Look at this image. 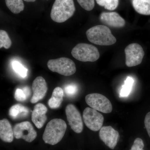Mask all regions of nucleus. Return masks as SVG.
Segmentation results:
<instances>
[{
  "mask_svg": "<svg viewBox=\"0 0 150 150\" xmlns=\"http://www.w3.org/2000/svg\"><path fill=\"white\" fill-rule=\"evenodd\" d=\"M67 129V123L64 120L58 118L52 119L46 125L43 139L46 144L56 145L62 139Z\"/></svg>",
  "mask_w": 150,
  "mask_h": 150,
  "instance_id": "nucleus-1",
  "label": "nucleus"
},
{
  "mask_svg": "<svg viewBox=\"0 0 150 150\" xmlns=\"http://www.w3.org/2000/svg\"><path fill=\"white\" fill-rule=\"evenodd\" d=\"M86 35L90 42L100 46H110L116 42L110 29L104 25L91 27L87 30Z\"/></svg>",
  "mask_w": 150,
  "mask_h": 150,
  "instance_id": "nucleus-2",
  "label": "nucleus"
},
{
  "mask_svg": "<svg viewBox=\"0 0 150 150\" xmlns=\"http://www.w3.org/2000/svg\"><path fill=\"white\" fill-rule=\"evenodd\" d=\"M74 0H55L51 12L52 20L58 23L67 21L74 13Z\"/></svg>",
  "mask_w": 150,
  "mask_h": 150,
  "instance_id": "nucleus-3",
  "label": "nucleus"
},
{
  "mask_svg": "<svg viewBox=\"0 0 150 150\" xmlns=\"http://www.w3.org/2000/svg\"><path fill=\"white\" fill-rule=\"evenodd\" d=\"M73 57L82 62H94L98 60L100 54L95 46L87 43H79L73 48Z\"/></svg>",
  "mask_w": 150,
  "mask_h": 150,
  "instance_id": "nucleus-4",
  "label": "nucleus"
},
{
  "mask_svg": "<svg viewBox=\"0 0 150 150\" xmlns=\"http://www.w3.org/2000/svg\"><path fill=\"white\" fill-rule=\"evenodd\" d=\"M47 66L52 71L66 76H71L76 72L74 62L71 59L65 57L49 60Z\"/></svg>",
  "mask_w": 150,
  "mask_h": 150,
  "instance_id": "nucleus-5",
  "label": "nucleus"
},
{
  "mask_svg": "<svg viewBox=\"0 0 150 150\" xmlns=\"http://www.w3.org/2000/svg\"><path fill=\"white\" fill-rule=\"evenodd\" d=\"M86 102L93 109L104 113L112 112V108L109 99L100 94L93 93L87 95Z\"/></svg>",
  "mask_w": 150,
  "mask_h": 150,
  "instance_id": "nucleus-6",
  "label": "nucleus"
},
{
  "mask_svg": "<svg viewBox=\"0 0 150 150\" xmlns=\"http://www.w3.org/2000/svg\"><path fill=\"white\" fill-rule=\"evenodd\" d=\"M126 64L127 67H135L140 64L144 56L143 48L139 44L133 43L129 44L125 49Z\"/></svg>",
  "mask_w": 150,
  "mask_h": 150,
  "instance_id": "nucleus-7",
  "label": "nucleus"
},
{
  "mask_svg": "<svg viewBox=\"0 0 150 150\" xmlns=\"http://www.w3.org/2000/svg\"><path fill=\"white\" fill-rule=\"evenodd\" d=\"M83 117L86 126L91 131H97L102 128L104 117L96 110L86 108L84 110Z\"/></svg>",
  "mask_w": 150,
  "mask_h": 150,
  "instance_id": "nucleus-8",
  "label": "nucleus"
},
{
  "mask_svg": "<svg viewBox=\"0 0 150 150\" xmlns=\"http://www.w3.org/2000/svg\"><path fill=\"white\" fill-rule=\"evenodd\" d=\"M13 132L16 139H23L28 143L33 142L37 136V132L32 124L28 121L16 124L13 128Z\"/></svg>",
  "mask_w": 150,
  "mask_h": 150,
  "instance_id": "nucleus-9",
  "label": "nucleus"
},
{
  "mask_svg": "<svg viewBox=\"0 0 150 150\" xmlns=\"http://www.w3.org/2000/svg\"><path fill=\"white\" fill-rule=\"evenodd\" d=\"M67 119L71 128L75 133L80 134L83 130V123L79 111L74 105L70 104L66 108Z\"/></svg>",
  "mask_w": 150,
  "mask_h": 150,
  "instance_id": "nucleus-10",
  "label": "nucleus"
},
{
  "mask_svg": "<svg viewBox=\"0 0 150 150\" xmlns=\"http://www.w3.org/2000/svg\"><path fill=\"white\" fill-rule=\"evenodd\" d=\"M99 135L100 139L111 149H115L120 138L118 131L110 126L102 127L100 130Z\"/></svg>",
  "mask_w": 150,
  "mask_h": 150,
  "instance_id": "nucleus-11",
  "label": "nucleus"
},
{
  "mask_svg": "<svg viewBox=\"0 0 150 150\" xmlns=\"http://www.w3.org/2000/svg\"><path fill=\"white\" fill-rule=\"evenodd\" d=\"M32 89L33 95L30 102L35 103L43 99L48 90V86L45 79L41 76L37 77L33 82Z\"/></svg>",
  "mask_w": 150,
  "mask_h": 150,
  "instance_id": "nucleus-12",
  "label": "nucleus"
},
{
  "mask_svg": "<svg viewBox=\"0 0 150 150\" xmlns=\"http://www.w3.org/2000/svg\"><path fill=\"white\" fill-rule=\"evenodd\" d=\"M47 107L42 103H38L32 112L31 120L38 129H41L47 121Z\"/></svg>",
  "mask_w": 150,
  "mask_h": 150,
  "instance_id": "nucleus-13",
  "label": "nucleus"
},
{
  "mask_svg": "<svg viewBox=\"0 0 150 150\" xmlns=\"http://www.w3.org/2000/svg\"><path fill=\"white\" fill-rule=\"evenodd\" d=\"M100 21L110 27L119 28L125 25V21L116 12H103L100 16Z\"/></svg>",
  "mask_w": 150,
  "mask_h": 150,
  "instance_id": "nucleus-14",
  "label": "nucleus"
},
{
  "mask_svg": "<svg viewBox=\"0 0 150 150\" xmlns=\"http://www.w3.org/2000/svg\"><path fill=\"white\" fill-rule=\"evenodd\" d=\"M13 130L9 121L6 119L0 121V138L3 142L11 143L13 141Z\"/></svg>",
  "mask_w": 150,
  "mask_h": 150,
  "instance_id": "nucleus-15",
  "label": "nucleus"
},
{
  "mask_svg": "<svg viewBox=\"0 0 150 150\" xmlns=\"http://www.w3.org/2000/svg\"><path fill=\"white\" fill-rule=\"evenodd\" d=\"M64 92L61 87H57L54 89L52 96L48 101V105L52 109L60 107L63 100Z\"/></svg>",
  "mask_w": 150,
  "mask_h": 150,
  "instance_id": "nucleus-16",
  "label": "nucleus"
},
{
  "mask_svg": "<svg viewBox=\"0 0 150 150\" xmlns=\"http://www.w3.org/2000/svg\"><path fill=\"white\" fill-rule=\"evenodd\" d=\"M29 110L26 106L20 104L13 105L9 110V115L13 119L25 118L28 115Z\"/></svg>",
  "mask_w": 150,
  "mask_h": 150,
  "instance_id": "nucleus-17",
  "label": "nucleus"
},
{
  "mask_svg": "<svg viewBox=\"0 0 150 150\" xmlns=\"http://www.w3.org/2000/svg\"><path fill=\"white\" fill-rule=\"evenodd\" d=\"M132 4L138 13L150 15V0H132Z\"/></svg>",
  "mask_w": 150,
  "mask_h": 150,
  "instance_id": "nucleus-18",
  "label": "nucleus"
},
{
  "mask_svg": "<svg viewBox=\"0 0 150 150\" xmlns=\"http://www.w3.org/2000/svg\"><path fill=\"white\" fill-rule=\"evenodd\" d=\"M5 2L8 8L13 13L18 14L24 10L23 0H5Z\"/></svg>",
  "mask_w": 150,
  "mask_h": 150,
  "instance_id": "nucleus-19",
  "label": "nucleus"
},
{
  "mask_svg": "<svg viewBox=\"0 0 150 150\" xmlns=\"http://www.w3.org/2000/svg\"><path fill=\"white\" fill-rule=\"evenodd\" d=\"M98 4L108 10L112 11L117 8L119 0H96Z\"/></svg>",
  "mask_w": 150,
  "mask_h": 150,
  "instance_id": "nucleus-20",
  "label": "nucleus"
},
{
  "mask_svg": "<svg viewBox=\"0 0 150 150\" xmlns=\"http://www.w3.org/2000/svg\"><path fill=\"white\" fill-rule=\"evenodd\" d=\"M134 82L133 78L130 76L127 78L121 90L120 93L121 96L126 97L129 95L132 90Z\"/></svg>",
  "mask_w": 150,
  "mask_h": 150,
  "instance_id": "nucleus-21",
  "label": "nucleus"
},
{
  "mask_svg": "<svg viewBox=\"0 0 150 150\" xmlns=\"http://www.w3.org/2000/svg\"><path fill=\"white\" fill-rule=\"evenodd\" d=\"M12 45V41L9 37L8 34L5 30H0V48L4 47L6 49L10 48Z\"/></svg>",
  "mask_w": 150,
  "mask_h": 150,
  "instance_id": "nucleus-22",
  "label": "nucleus"
},
{
  "mask_svg": "<svg viewBox=\"0 0 150 150\" xmlns=\"http://www.w3.org/2000/svg\"><path fill=\"white\" fill-rule=\"evenodd\" d=\"M14 71L22 78H25L27 76L28 69L18 61H14L12 64Z\"/></svg>",
  "mask_w": 150,
  "mask_h": 150,
  "instance_id": "nucleus-23",
  "label": "nucleus"
},
{
  "mask_svg": "<svg viewBox=\"0 0 150 150\" xmlns=\"http://www.w3.org/2000/svg\"><path fill=\"white\" fill-rule=\"evenodd\" d=\"M77 1L81 6L86 11H91L94 7L95 0H77Z\"/></svg>",
  "mask_w": 150,
  "mask_h": 150,
  "instance_id": "nucleus-24",
  "label": "nucleus"
},
{
  "mask_svg": "<svg viewBox=\"0 0 150 150\" xmlns=\"http://www.w3.org/2000/svg\"><path fill=\"white\" fill-rule=\"evenodd\" d=\"M77 91V87L74 84L67 85L64 88L65 93L68 96H71L74 95Z\"/></svg>",
  "mask_w": 150,
  "mask_h": 150,
  "instance_id": "nucleus-25",
  "label": "nucleus"
},
{
  "mask_svg": "<svg viewBox=\"0 0 150 150\" xmlns=\"http://www.w3.org/2000/svg\"><path fill=\"white\" fill-rule=\"evenodd\" d=\"M144 147L143 140L139 138H137L135 140L133 146L130 150H144Z\"/></svg>",
  "mask_w": 150,
  "mask_h": 150,
  "instance_id": "nucleus-26",
  "label": "nucleus"
},
{
  "mask_svg": "<svg viewBox=\"0 0 150 150\" xmlns=\"http://www.w3.org/2000/svg\"><path fill=\"white\" fill-rule=\"evenodd\" d=\"M14 98L17 101L22 102L26 100L27 98L23 90L18 88L15 92Z\"/></svg>",
  "mask_w": 150,
  "mask_h": 150,
  "instance_id": "nucleus-27",
  "label": "nucleus"
},
{
  "mask_svg": "<svg viewBox=\"0 0 150 150\" xmlns=\"http://www.w3.org/2000/svg\"><path fill=\"white\" fill-rule=\"evenodd\" d=\"M145 127L149 137L150 138V112H148L146 115L144 120Z\"/></svg>",
  "mask_w": 150,
  "mask_h": 150,
  "instance_id": "nucleus-28",
  "label": "nucleus"
},
{
  "mask_svg": "<svg viewBox=\"0 0 150 150\" xmlns=\"http://www.w3.org/2000/svg\"><path fill=\"white\" fill-rule=\"evenodd\" d=\"M23 91L24 92V93L25 94V95H26V97H27V98L29 97V96L30 95V90L29 88L28 87H25L23 88Z\"/></svg>",
  "mask_w": 150,
  "mask_h": 150,
  "instance_id": "nucleus-29",
  "label": "nucleus"
},
{
  "mask_svg": "<svg viewBox=\"0 0 150 150\" xmlns=\"http://www.w3.org/2000/svg\"><path fill=\"white\" fill-rule=\"evenodd\" d=\"M23 1L28 2H34L36 0H23Z\"/></svg>",
  "mask_w": 150,
  "mask_h": 150,
  "instance_id": "nucleus-30",
  "label": "nucleus"
}]
</instances>
